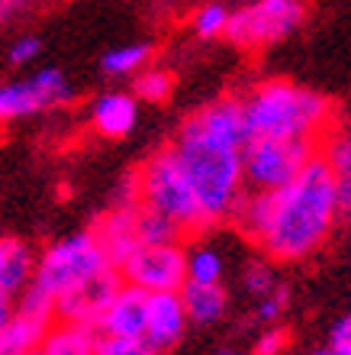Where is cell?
I'll return each mask as SVG.
<instances>
[{
  "instance_id": "17",
  "label": "cell",
  "mask_w": 351,
  "mask_h": 355,
  "mask_svg": "<svg viewBox=\"0 0 351 355\" xmlns=\"http://www.w3.org/2000/svg\"><path fill=\"white\" fill-rule=\"evenodd\" d=\"M181 297H184L187 317H190V327H216L226 320L232 307V294L226 284H197V281H187L181 288Z\"/></svg>"
},
{
  "instance_id": "15",
  "label": "cell",
  "mask_w": 351,
  "mask_h": 355,
  "mask_svg": "<svg viewBox=\"0 0 351 355\" xmlns=\"http://www.w3.org/2000/svg\"><path fill=\"white\" fill-rule=\"evenodd\" d=\"M319 155L332 168L335 191H339V210L342 220L351 216V123H332V130L319 142Z\"/></svg>"
},
{
  "instance_id": "25",
  "label": "cell",
  "mask_w": 351,
  "mask_h": 355,
  "mask_svg": "<svg viewBox=\"0 0 351 355\" xmlns=\"http://www.w3.org/2000/svg\"><path fill=\"white\" fill-rule=\"evenodd\" d=\"M229 17H232V10L226 7V3H219V0H206L204 7H197L194 19H190V29H194V36H200V39L210 42V39L226 36Z\"/></svg>"
},
{
  "instance_id": "14",
  "label": "cell",
  "mask_w": 351,
  "mask_h": 355,
  "mask_svg": "<svg viewBox=\"0 0 351 355\" xmlns=\"http://www.w3.org/2000/svg\"><path fill=\"white\" fill-rule=\"evenodd\" d=\"M91 230H93V236L100 239L103 252H107L113 268H120L142 245L139 233H136V207H132V210H126V207H110Z\"/></svg>"
},
{
  "instance_id": "31",
  "label": "cell",
  "mask_w": 351,
  "mask_h": 355,
  "mask_svg": "<svg viewBox=\"0 0 351 355\" xmlns=\"http://www.w3.org/2000/svg\"><path fill=\"white\" fill-rule=\"evenodd\" d=\"M17 317V297L13 294H7V291L0 288V329L7 327L10 320Z\"/></svg>"
},
{
  "instance_id": "29",
  "label": "cell",
  "mask_w": 351,
  "mask_h": 355,
  "mask_svg": "<svg viewBox=\"0 0 351 355\" xmlns=\"http://www.w3.org/2000/svg\"><path fill=\"white\" fill-rule=\"evenodd\" d=\"M287 346H290V333H287V327H264L255 336V343H251L249 352L251 355H284Z\"/></svg>"
},
{
  "instance_id": "18",
  "label": "cell",
  "mask_w": 351,
  "mask_h": 355,
  "mask_svg": "<svg viewBox=\"0 0 351 355\" xmlns=\"http://www.w3.org/2000/svg\"><path fill=\"white\" fill-rule=\"evenodd\" d=\"M42 352L46 355H93L97 349V329L81 327V323H65L55 320L42 339Z\"/></svg>"
},
{
  "instance_id": "23",
  "label": "cell",
  "mask_w": 351,
  "mask_h": 355,
  "mask_svg": "<svg viewBox=\"0 0 351 355\" xmlns=\"http://www.w3.org/2000/svg\"><path fill=\"white\" fill-rule=\"evenodd\" d=\"M242 291L249 294L251 300H261V297H268V294H274V291L284 284L278 275V265L271 262V259H264V255H251L249 262L242 265Z\"/></svg>"
},
{
  "instance_id": "5",
  "label": "cell",
  "mask_w": 351,
  "mask_h": 355,
  "mask_svg": "<svg viewBox=\"0 0 351 355\" xmlns=\"http://www.w3.org/2000/svg\"><path fill=\"white\" fill-rule=\"evenodd\" d=\"M110 259L103 252L100 239L93 236V230H81V233L62 236L55 243H48L39 252L36 265V288H42L48 297H62L65 291L78 288L84 281L97 278L103 271H110Z\"/></svg>"
},
{
  "instance_id": "8",
  "label": "cell",
  "mask_w": 351,
  "mask_h": 355,
  "mask_svg": "<svg viewBox=\"0 0 351 355\" xmlns=\"http://www.w3.org/2000/svg\"><path fill=\"white\" fill-rule=\"evenodd\" d=\"M71 97L74 87L62 68H36L33 75L0 85V123H17L48 113L55 107L71 103Z\"/></svg>"
},
{
  "instance_id": "19",
  "label": "cell",
  "mask_w": 351,
  "mask_h": 355,
  "mask_svg": "<svg viewBox=\"0 0 351 355\" xmlns=\"http://www.w3.org/2000/svg\"><path fill=\"white\" fill-rule=\"evenodd\" d=\"M48 327H52V323H42V320H36V317L17 313L7 327L0 329V355H33V352H39Z\"/></svg>"
},
{
  "instance_id": "9",
  "label": "cell",
  "mask_w": 351,
  "mask_h": 355,
  "mask_svg": "<svg viewBox=\"0 0 351 355\" xmlns=\"http://www.w3.org/2000/svg\"><path fill=\"white\" fill-rule=\"evenodd\" d=\"M120 275L126 284H136L148 294L181 291L187 284V243L139 245L120 265Z\"/></svg>"
},
{
  "instance_id": "11",
  "label": "cell",
  "mask_w": 351,
  "mask_h": 355,
  "mask_svg": "<svg viewBox=\"0 0 351 355\" xmlns=\"http://www.w3.org/2000/svg\"><path fill=\"white\" fill-rule=\"evenodd\" d=\"M187 329H190V317H187L181 291L148 294V327H145L148 346H155L158 352L165 355L181 346V339L187 336Z\"/></svg>"
},
{
  "instance_id": "6",
  "label": "cell",
  "mask_w": 351,
  "mask_h": 355,
  "mask_svg": "<svg viewBox=\"0 0 351 355\" xmlns=\"http://www.w3.org/2000/svg\"><path fill=\"white\" fill-rule=\"evenodd\" d=\"M303 0H251L245 7L232 10L226 39L245 52H258L274 42H284L303 26Z\"/></svg>"
},
{
  "instance_id": "28",
  "label": "cell",
  "mask_w": 351,
  "mask_h": 355,
  "mask_svg": "<svg viewBox=\"0 0 351 355\" xmlns=\"http://www.w3.org/2000/svg\"><path fill=\"white\" fill-rule=\"evenodd\" d=\"M42 55V39L26 33V36H17L7 49V62L10 68H29L36 58Z\"/></svg>"
},
{
  "instance_id": "4",
  "label": "cell",
  "mask_w": 351,
  "mask_h": 355,
  "mask_svg": "<svg viewBox=\"0 0 351 355\" xmlns=\"http://www.w3.org/2000/svg\"><path fill=\"white\" fill-rule=\"evenodd\" d=\"M136 181H139V200L148 210L165 214L168 220H174L187 236L210 230L204 214V204L197 197L190 178L184 175L181 162H177L171 146H161L136 168Z\"/></svg>"
},
{
  "instance_id": "21",
  "label": "cell",
  "mask_w": 351,
  "mask_h": 355,
  "mask_svg": "<svg viewBox=\"0 0 351 355\" xmlns=\"http://www.w3.org/2000/svg\"><path fill=\"white\" fill-rule=\"evenodd\" d=\"M226 255L210 243L187 245V281L197 284H226Z\"/></svg>"
},
{
  "instance_id": "20",
  "label": "cell",
  "mask_w": 351,
  "mask_h": 355,
  "mask_svg": "<svg viewBox=\"0 0 351 355\" xmlns=\"http://www.w3.org/2000/svg\"><path fill=\"white\" fill-rule=\"evenodd\" d=\"M152 55H155L152 42H126V46H116L103 52L100 71H103V78H113V81L136 78L142 68L152 65Z\"/></svg>"
},
{
  "instance_id": "35",
  "label": "cell",
  "mask_w": 351,
  "mask_h": 355,
  "mask_svg": "<svg viewBox=\"0 0 351 355\" xmlns=\"http://www.w3.org/2000/svg\"><path fill=\"white\" fill-rule=\"evenodd\" d=\"M33 355H46V352H42V349H39V352H33Z\"/></svg>"
},
{
  "instance_id": "13",
  "label": "cell",
  "mask_w": 351,
  "mask_h": 355,
  "mask_svg": "<svg viewBox=\"0 0 351 355\" xmlns=\"http://www.w3.org/2000/svg\"><path fill=\"white\" fill-rule=\"evenodd\" d=\"M145 327H148V291L123 281V288L116 291V297L110 300V307L103 313L97 333L145 339Z\"/></svg>"
},
{
  "instance_id": "22",
  "label": "cell",
  "mask_w": 351,
  "mask_h": 355,
  "mask_svg": "<svg viewBox=\"0 0 351 355\" xmlns=\"http://www.w3.org/2000/svg\"><path fill=\"white\" fill-rule=\"evenodd\" d=\"M136 233H139L142 245H168V243H184V230L168 220L165 214L158 210H148V207H136Z\"/></svg>"
},
{
  "instance_id": "2",
  "label": "cell",
  "mask_w": 351,
  "mask_h": 355,
  "mask_svg": "<svg viewBox=\"0 0 351 355\" xmlns=\"http://www.w3.org/2000/svg\"><path fill=\"white\" fill-rule=\"evenodd\" d=\"M249 139L242 97H219L187 113L168 142L190 178L210 226L232 223L242 200L249 197L242 162Z\"/></svg>"
},
{
  "instance_id": "10",
  "label": "cell",
  "mask_w": 351,
  "mask_h": 355,
  "mask_svg": "<svg viewBox=\"0 0 351 355\" xmlns=\"http://www.w3.org/2000/svg\"><path fill=\"white\" fill-rule=\"evenodd\" d=\"M123 288V275L120 268H110L97 275V278L84 281L78 288L65 291L62 297L55 300V320H65V323H81V327L97 329L100 327L103 313L110 307V300L116 297V291Z\"/></svg>"
},
{
  "instance_id": "34",
  "label": "cell",
  "mask_w": 351,
  "mask_h": 355,
  "mask_svg": "<svg viewBox=\"0 0 351 355\" xmlns=\"http://www.w3.org/2000/svg\"><path fill=\"white\" fill-rule=\"evenodd\" d=\"M213 355H251L249 349H235V346H222V349H216Z\"/></svg>"
},
{
  "instance_id": "26",
  "label": "cell",
  "mask_w": 351,
  "mask_h": 355,
  "mask_svg": "<svg viewBox=\"0 0 351 355\" xmlns=\"http://www.w3.org/2000/svg\"><path fill=\"white\" fill-rule=\"evenodd\" d=\"M287 307H290V288H287V284H280L274 294H268V297L255 300L251 320H255L261 329H264V327H278L280 320H284Z\"/></svg>"
},
{
  "instance_id": "32",
  "label": "cell",
  "mask_w": 351,
  "mask_h": 355,
  "mask_svg": "<svg viewBox=\"0 0 351 355\" xmlns=\"http://www.w3.org/2000/svg\"><path fill=\"white\" fill-rule=\"evenodd\" d=\"M29 7V0H0V23H10Z\"/></svg>"
},
{
  "instance_id": "24",
  "label": "cell",
  "mask_w": 351,
  "mask_h": 355,
  "mask_svg": "<svg viewBox=\"0 0 351 355\" xmlns=\"http://www.w3.org/2000/svg\"><path fill=\"white\" fill-rule=\"evenodd\" d=\"M132 94L139 97V103H165L171 94H174V71L158 65L142 68L139 75L132 78Z\"/></svg>"
},
{
  "instance_id": "16",
  "label": "cell",
  "mask_w": 351,
  "mask_h": 355,
  "mask_svg": "<svg viewBox=\"0 0 351 355\" xmlns=\"http://www.w3.org/2000/svg\"><path fill=\"white\" fill-rule=\"evenodd\" d=\"M39 252L19 236H0V288L19 297L36 281Z\"/></svg>"
},
{
  "instance_id": "33",
  "label": "cell",
  "mask_w": 351,
  "mask_h": 355,
  "mask_svg": "<svg viewBox=\"0 0 351 355\" xmlns=\"http://www.w3.org/2000/svg\"><path fill=\"white\" fill-rule=\"evenodd\" d=\"M306 355H342V352H339V349H332V346H329V343H325V346H316V349H309V352H306Z\"/></svg>"
},
{
  "instance_id": "27",
  "label": "cell",
  "mask_w": 351,
  "mask_h": 355,
  "mask_svg": "<svg viewBox=\"0 0 351 355\" xmlns=\"http://www.w3.org/2000/svg\"><path fill=\"white\" fill-rule=\"evenodd\" d=\"M93 355H161V352H158L155 346H148L145 339L97 333V349H93Z\"/></svg>"
},
{
  "instance_id": "3",
  "label": "cell",
  "mask_w": 351,
  "mask_h": 355,
  "mask_svg": "<svg viewBox=\"0 0 351 355\" xmlns=\"http://www.w3.org/2000/svg\"><path fill=\"white\" fill-rule=\"evenodd\" d=\"M245 123L251 139H309L323 142L332 130V101L313 87L271 78L255 85L245 97Z\"/></svg>"
},
{
  "instance_id": "7",
  "label": "cell",
  "mask_w": 351,
  "mask_h": 355,
  "mask_svg": "<svg viewBox=\"0 0 351 355\" xmlns=\"http://www.w3.org/2000/svg\"><path fill=\"white\" fill-rule=\"evenodd\" d=\"M316 155L319 142L309 139H249L242 152L245 184L249 191H278L290 184Z\"/></svg>"
},
{
  "instance_id": "1",
  "label": "cell",
  "mask_w": 351,
  "mask_h": 355,
  "mask_svg": "<svg viewBox=\"0 0 351 355\" xmlns=\"http://www.w3.org/2000/svg\"><path fill=\"white\" fill-rule=\"evenodd\" d=\"M232 223L274 265L313 259L342 223L332 168L316 155L290 184L278 191H249Z\"/></svg>"
},
{
  "instance_id": "12",
  "label": "cell",
  "mask_w": 351,
  "mask_h": 355,
  "mask_svg": "<svg viewBox=\"0 0 351 355\" xmlns=\"http://www.w3.org/2000/svg\"><path fill=\"white\" fill-rule=\"evenodd\" d=\"M87 123L103 139H126L139 126V97L132 91H103L87 107Z\"/></svg>"
},
{
  "instance_id": "30",
  "label": "cell",
  "mask_w": 351,
  "mask_h": 355,
  "mask_svg": "<svg viewBox=\"0 0 351 355\" xmlns=\"http://www.w3.org/2000/svg\"><path fill=\"white\" fill-rule=\"evenodd\" d=\"M329 346L339 349L342 355H351V310L332 323V329H329Z\"/></svg>"
}]
</instances>
